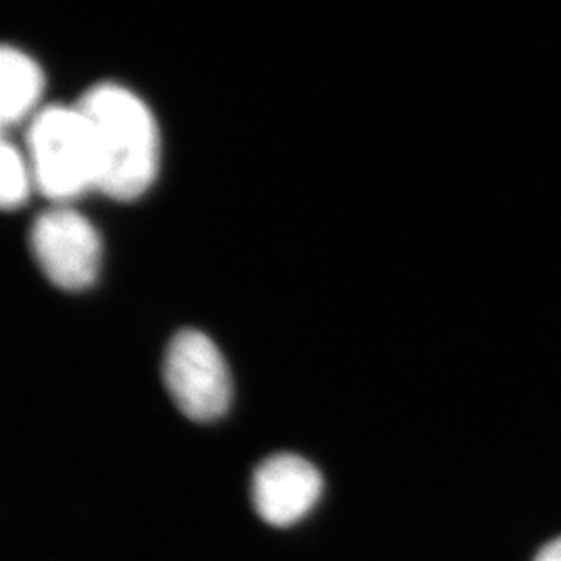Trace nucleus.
Instances as JSON below:
<instances>
[{"label": "nucleus", "mask_w": 561, "mask_h": 561, "mask_svg": "<svg viewBox=\"0 0 561 561\" xmlns=\"http://www.w3.org/2000/svg\"><path fill=\"white\" fill-rule=\"evenodd\" d=\"M0 167H2V187H0V198L4 208H20L23 206L30 194L36 187V178L34 169L30 164V159L25 154V148L4 138L2 141V152H0Z\"/></svg>", "instance_id": "nucleus-7"}, {"label": "nucleus", "mask_w": 561, "mask_h": 561, "mask_svg": "<svg viewBox=\"0 0 561 561\" xmlns=\"http://www.w3.org/2000/svg\"><path fill=\"white\" fill-rule=\"evenodd\" d=\"M78 104L92 129L99 192L113 201H138L161 167V131L152 111L119 83H99Z\"/></svg>", "instance_id": "nucleus-1"}, {"label": "nucleus", "mask_w": 561, "mask_h": 561, "mask_svg": "<svg viewBox=\"0 0 561 561\" xmlns=\"http://www.w3.org/2000/svg\"><path fill=\"white\" fill-rule=\"evenodd\" d=\"M44 73L41 65L15 46H4L0 55V117L2 125H20L42 111Z\"/></svg>", "instance_id": "nucleus-6"}, {"label": "nucleus", "mask_w": 561, "mask_h": 561, "mask_svg": "<svg viewBox=\"0 0 561 561\" xmlns=\"http://www.w3.org/2000/svg\"><path fill=\"white\" fill-rule=\"evenodd\" d=\"M32 254L42 273L65 291H81L99 279L102 238L99 229L76 208L57 204L34 222Z\"/></svg>", "instance_id": "nucleus-4"}, {"label": "nucleus", "mask_w": 561, "mask_h": 561, "mask_svg": "<svg viewBox=\"0 0 561 561\" xmlns=\"http://www.w3.org/2000/svg\"><path fill=\"white\" fill-rule=\"evenodd\" d=\"M162 377L169 396L192 421H217L231 405L229 366L221 350L201 331L185 329L171 340Z\"/></svg>", "instance_id": "nucleus-3"}, {"label": "nucleus", "mask_w": 561, "mask_h": 561, "mask_svg": "<svg viewBox=\"0 0 561 561\" xmlns=\"http://www.w3.org/2000/svg\"><path fill=\"white\" fill-rule=\"evenodd\" d=\"M321 472L300 456L277 454L252 477V503L262 520L277 528L306 518L321 500Z\"/></svg>", "instance_id": "nucleus-5"}, {"label": "nucleus", "mask_w": 561, "mask_h": 561, "mask_svg": "<svg viewBox=\"0 0 561 561\" xmlns=\"http://www.w3.org/2000/svg\"><path fill=\"white\" fill-rule=\"evenodd\" d=\"M535 561H561V537L556 541L547 542L537 553Z\"/></svg>", "instance_id": "nucleus-8"}, {"label": "nucleus", "mask_w": 561, "mask_h": 561, "mask_svg": "<svg viewBox=\"0 0 561 561\" xmlns=\"http://www.w3.org/2000/svg\"><path fill=\"white\" fill-rule=\"evenodd\" d=\"M25 154L36 187L48 201L69 204L99 190V167L92 129L80 104L44 106L30 121Z\"/></svg>", "instance_id": "nucleus-2"}]
</instances>
